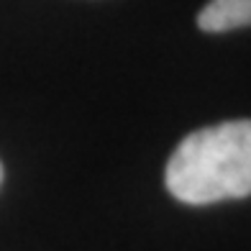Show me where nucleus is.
<instances>
[{"mask_svg": "<svg viewBox=\"0 0 251 251\" xmlns=\"http://www.w3.org/2000/svg\"><path fill=\"white\" fill-rule=\"evenodd\" d=\"M164 185L185 205L249 198L251 121H226L185 136L167 162Z\"/></svg>", "mask_w": 251, "mask_h": 251, "instance_id": "nucleus-1", "label": "nucleus"}, {"mask_svg": "<svg viewBox=\"0 0 251 251\" xmlns=\"http://www.w3.org/2000/svg\"><path fill=\"white\" fill-rule=\"evenodd\" d=\"M249 24H251V0H210L198 13V26L208 33L246 28Z\"/></svg>", "mask_w": 251, "mask_h": 251, "instance_id": "nucleus-2", "label": "nucleus"}, {"mask_svg": "<svg viewBox=\"0 0 251 251\" xmlns=\"http://www.w3.org/2000/svg\"><path fill=\"white\" fill-rule=\"evenodd\" d=\"M0 182H3V164H0Z\"/></svg>", "mask_w": 251, "mask_h": 251, "instance_id": "nucleus-3", "label": "nucleus"}]
</instances>
